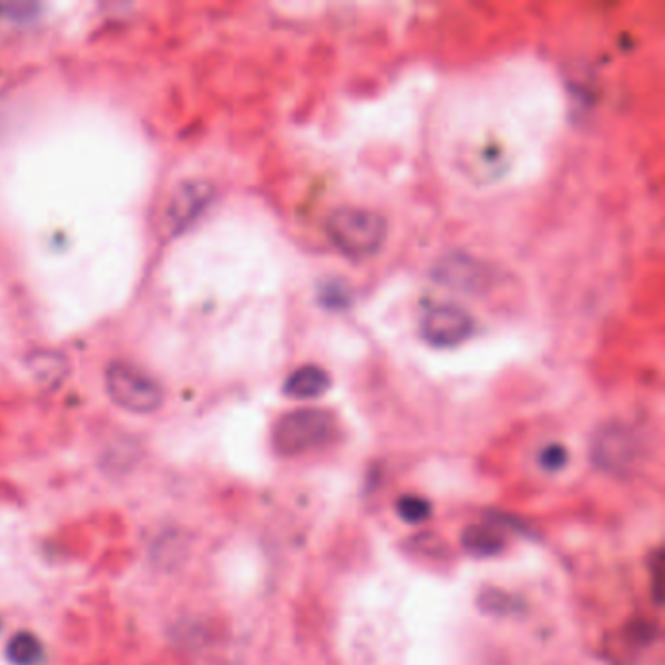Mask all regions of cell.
<instances>
[{"label":"cell","instance_id":"obj_1","mask_svg":"<svg viewBox=\"0 0 665 665\" xmlns=\"http://www.w3.org/2000/svg\"><path fill=\"white\" fill-rule=\"evenodd\" d=\"M324 231L334 248L350 260H367L377 254L387 240V219L371 209L344 205L334 209Z\"/></svg>","mask_w":665,"mask_h":665},{"label":"cell","instance_id":"obj_2","mask_svg":"<svg viewBox=\"0 0 665 665\" xmlns=\"http://www.w3.org/2000/svg\"><path fill=\"white\" fill-rule=\"evenodd\" d=\"M336 418L328 410L297 408L274 424L272 445L281 457H295L326 447L336 439Z\"/></svg>","mask_w":665,"mask_h":665},{"label":"cell","instance_id":"obj_3","mask_svg":"<svg viewBox=\"0 0 665 665\" xmlns=\"http://www.w3.org/2000/svg\"><path fill=\"white\" fill-rule=\"evenodd\" d=\"M106 391L123 410L149 414L160 408L164 392L157 381L141 367L114 361L106 371Z\"/></svg>","mask_w":665,"mask_h":665},{"label":"cell","instance_id":"obj_4","mask_svg":"<svg viewBox=\"0 0 665 665\" xmlns=\"http://www.w3.org/2000/svg\"><path fill=\"white\" fill-rule=\"evenodd\" d=\"M431 275L435 283L449 287L459 293H484L494 283V270L490 264L469 252H447L443 254Z\"/></svg>","mask_w":665,"mask_h":665},{"label":"cell","instance_id":"obj_5","mask_svg":"<svg viewBox=\"0 0 665 665\" xmlns=\"http://www.w3.org/2000/svg\"><path fill=\"white\" fill-rule=\"evenodd\" d=\"M474 332V320L463 307L453 303L433 305L420 318L422 338L435 348H455Z\"/></svg>","mask_w":665,"mask_h":665},{"label":"cell","instance_id":"obj_6","mask_svg":"<svg viewBox=\"0 0 665 665\" xmlns=\"http://www.w3.org/2000/svg\"><path fill=\"white\" fill-rule=\"evenodd\" d=\"M638 453L640 447L634 431L621 424L601 428L591 445L593 463L603 472L615 476L632 472L634 463L638 461Z\"/></svg>","mask_w":665,"mask_h":665},{"label":"cell","instance_id":"obj_7","mask_svg":"<svg viewBox=\"0 0 665 665\" xmlns=\"http://www.w3.org/2000/svg\"><path fill=\"white\" fill-rule=\"evenodd\" d=\"M215 188L205 180H188L174 188L164 209V229L168 235H182L213 203Z\"/></svg>","mask_w":665,"mask_h":665},{"label":"cell","instance_id":"obj_8","mask_svg":"<svg viewBox=\"0 0 665 665\" xmlns=\"http://www.w3.org/2000/svg\"><path fill=\"white\" fill-rule=\"evenodd\" d=\"M332 385L330 373L314 363L295 369L283 383V394L293 400H313L328 392Z\"/></svg>","mask_w":665,"mask_h":665},{"label":"cell","instance_id":"obj_9","mask_svg":"<svg viewBox=\"0 0 665 665\" xmlns=\"http://www.w3.org/2000/svg\"><path fill=\"white\" fill-rule=\"evenodd\" d=\"M461 543L467 552L478 558L496 556L506 547L502 533L494 525H488V523L469 525L461 535Z\"/></svg>","mask_w":665,"mask_h":665},{"label":"cell","instance_id":"obj_10","mask_svg":"<svg viewBox=\"0 0 665 665\" xmlns=\"http://www.w3.org/2000/svg\"><path fill=\"white\" fill-rule=\"evenodd\" d=\"M41 656L43 648L40 640L30 632L16 634L6 646V658L12 662V665H38Z\"/></svg>","mask_w":665,"mask_h":665},{"label":"cell","instance_id":"obj_11","mask_svg":"<svg viewBox=\"0 0 665 665\" xmlns=\"http://www.w3.org/2000/svg\"><path fill=\"white\" fill-rule=\"evenodd\" d=\"M318 297H320V305L330 311H344L352 305V291L340 279H330V281L322 283Z\"/></svg>","mask_w":665,"mask_h":665},{"label":"cell","instance_id":"obj_12","mask_svg":"<svg viewBox=\"0 0 665 665\" xmlns=\"http://www.w3.org/2000/svg\"><path fill=\"white\" fill-rule=\"evenodd\" d=\"M396 508H398V515L410 525L426 521L431 513L430 504L418 496H404Z\"/></svg>","mask_w":665,"mask_h":665},{"label":"cell","instance_id":"obj_13","mask_svg":"<svg viewBox=\"0 0 665 665\" xmlns=\"http://www.w3.org/2000/svg\"><path fill=\"white\" fill-rule=\"evenodd\" d=\"M539 463H541L543 469L550 470V472L564 469L566 463H568V451L558 443H550L541 451Z\"/></svg>","mask_w":665,"mask_h":665},{"label":"cell","instance_id":"obj_14","mask_svg":"<svg viewBox=\"0 0 665 665\" xmlns=\"http://www.w3.org/2000/svg\"><path fill=\"white\" fill-rule=\"evenodd\" d=\"M652 586H654V597L656 603H662V587H664V556L662 552H656L652 558Z\"/></svg>","mask_w":665,"mask_h":665}]
</instances>
